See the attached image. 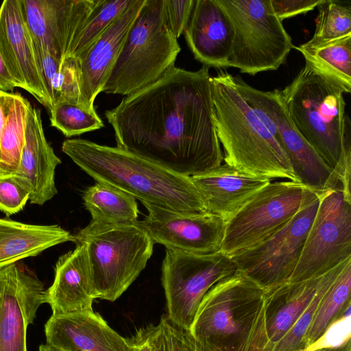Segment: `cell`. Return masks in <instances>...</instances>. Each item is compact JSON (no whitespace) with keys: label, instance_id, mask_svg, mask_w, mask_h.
I'll list each match as a JSON object with an SVG mask.
<instances>
[{"label":"cell","instance_id":"6da1fadb","mask_svg":"<svg viewBox=\"0 0 351 351\" xmlns=\"http://www.w3.org/2000/svg\"><path fill=\"white\" fill-rule=\"evenodd\" d=\"M209 69L173 65L106 110L117 147L188 177L221 165Z\"/></svg>","mask_w":351,"mask_h":351},{"label":"cell","instance_id":"7c38bea8","mask_svg":"<svg viewBox=\"0 0 351 351\" xmlns=\"http://www.w3.org/2000/svg\"><path fill=\"white\" fill-rule=\"evenodd\" d=\"M320 194L303 206L277 233L231 257L237 271L267 291L287 282L300 260Z\"/></svg>","mask_w":351,"mask_h":351},{"label":"cell","instance_id":"5bb4252c","mask_svg":"<svg viewBox=\"0 0 351 351\" xmlns=\"http://www.w3.org/2000/svg\"><path fill=\"white\" fill-rule=\"evenodd\" d=\"M148 215L135 223L154 243L167 249L208 255L221 252L226 222L208 211L180 214L157 207H146Z\"/></svg>","mask_w":351,"mask_h":351},{"label":"cell","instance_id":"d590c367","mask_svg":"<svg viewBox=\"0 0 351 351\" xmlns=\"http://www.w3.org/2000/svg\"><path fill=\"white\" fill-rule=\"evenodd\" d=\"M30 189L16 173L0 175V210L8 217L23 209L29 200Z\"/></svg>","mask_w":351,"mask_h":351},{"label":"cell","instance_id":"ffe728a7","mask_svg":"<svg viewBox=\"0 0 351 351\" xmlns=\"http://www.w3.org/2000/svg\"><path fill=\"white\" fill-rule=\"evenodd\" d=\"M191 180L206 211L227 222L271 180L250 175L224 163Z\"/></svg>","mask_w":351,"mask_h":351},{"label":"cell","instance_id":"44dd1931","mask_svg":"<svg viewBox=\"0 0 351 351\" xmlns=\"http://www.w3.org/2000/svg\"><path fill=\"white\" fill-rule=\"evenodd\" d=\"M54 271L53 282L45 290V303L53 315L93 311L96 295L86 246L76 244L74 250L60 256Z\"/></svg>","mask_w":351,"mask_h":351},{"label":"cell","instance_id":"8fae6325","mask_svg":"<svg viewBox=\"0 0 351 351\" xmlns=\"http://www.w3.org/2000/svg\"><path fill=\"white\" fill-rule=\"evenodd\" d=\"M351 258V200L342 189L320 194L298 263L287 282L321 276Z\"/></svg>","mask_w":351,"mask_h":351},{"label":"cell","instance_id":"4fadbf2b","mask_svg":"<svg viewBox=\"0 0 351 351\" xmlns=\"http://www.w3.org/2000/svg\"><path fill=\"white\" fill-rule=\"evenodd\" d=\"M238 87L245 97L274 125L299 183L322 193L341 189L337 174L299 133L289 118L280 90L263 91L236 76Z\"/></svg>","mask_w":351,"mask_h":351},{"label":"cell","instance_id":"f1b7e54d","mask_svg":"<svg viewBox=\"0 0 351 351\" xmlns=\"http://www.w3.org/2000/svg\"><path fill=\"white\" fill-rule=\"evenodd\" d=\"M351 258L321 300L303 340V351L316 343L329 326L339 319L351 305Z\"/></svg>","mask_w":351,"mask_h":351},{"label":"cell","instance_id":"7a4b0ae2","mask_svg":"<svg viewBox=\"0 0 351 351\" xmlns=\"http://www.w3.org/2000/svg\"><path fill=\"white\" fill-rule=\"evenodd\" d=\"M211 90L225 163L250 175L298 182L277 130L242 94L236 76L220 70L211 77Z\"/></svg>","mask_w":351,"mask_h":351},{"label":"cell","instance_id":"4dcf8cb0","mask_svg":"<svg viewBox=\"0 0 351 351\" xmlns=\"http://www.w3.org/2000/svg\"><path fill=\"white\" fill-rule=\"evenodd\" d=\"M135 1L99 0L73 39L66 57L76 59L82 57L114 20Z\"/></svg>","mask_w":351,"mask_h":351},{"label":"cell","instance_id":"d6a6232c","mask_svg":"<svg viewBox=\"0 0 351 351\" xmlns=\"http://www.w3.org/2000/svg\"><path fill=\"white\" fill-rule=\"evenodd\" d=\"M51 125L65 136L80 135L104 126L95 110L67 101L60 102L49 112Z\"/></svg>","mask_w":351,"mask_h":351},{"label":"cell","instance_id":"5b68a950","mask_svg":"<svg viewBox=\"0 0 351 351\" xmlns=\"http://www.w3.org/2000/svg\"><path fill=\"white\" fill-rule=\"evenodd\" d=\"M280 93L295 128L337 174L350 198V123L344 92L305 64Z\"/></svg>","mask_w":351,"mask_h":351},{"label":"cell","instance_id":"9c48e42d","mask_svg":"<svg viewBox=\"0 0 351 351\" xmlns=\"http://www.w3.org/2000/svg\"><path fill=\"white\" fill-rule=\"evenodd\" d=\"M319 194L291 180L271 182L226 222L221 252L231 258L260 244Z\"/></svg>","mask_w":351,"mask_h":351},{"label":"cell","instance_id":"f546056e","mask_svg":"<svg viewBox=\"0 0 351 351\" xmlns=\"http://www.w3.org/2000/svg\"><path fill=\"white\" fill-rule=\"evenodd\" d=\"M29 101L14 93L12 104L0 138V175L15 173L25 143Z\"/></svg>","mask_w":351,"mask_h":351},{"label":"cell","instance_id":"e575fe53","mask_svg":"<svg viewBox=\"0 0 351 351\" xmlns=\"http://www.w3.org/2000/svg\"><path fill=\"white\" fill-rule=\"evenodd\" d=\"M153 342L155 351H213L199 345L189 331L176 326L167 315L154 325Z\"/></svg>","mask_w":351,"mask_h":351},{"label":"cell","instance_id":"4316f807","mask_svg":"<svg viewBox=\"0 0 351 351\" xmlns=\"http://www.w3.org/2000/svg\"><path fill=\"white\" fill-rule=\"evenodd\" d=\"M91 221L112 224H132L138 221L136 199L125 191L103 182H97L82 193Z\"/></svg>","mask_w":351,"mask_h":351},{"label":"cell","instance_id":"7402d4cb","mask_svg":"<svg viewBox=\"0 0 351 351\" xmlns=\"http://www.w3.org/2000/svg\"><path fill=\"white\" fill-rule=\"evenodd\" d=\"M45 332L47 343L63 351H128L127 339L94 311L52 314Z\"/></svg>","mask_w":351,"mask_h":351},{"label":"cell","instance_id":"2e32d148","mask_svg":"<svg viewBox=\"0 0 351 351\" xmlns=\"http://www.w3.org/2000/svg\"><path fill=\"white\" fill-rule=\"evenodd\" d=\"M45 303L43 284L16 263L0 268V351H27V330Z\"/></svg>","mask_w":351,"mask_h":351},{"label":"cell","instance_id":"484cf974","mask_svg":"<svg viewBox=\"0 0 351 351\" xmlns=\"http://www.w3.org/2000/svg\"><path fill=\"white\" fill-rule=\"evenodd\" d=\"M293 48L304 56L306 65L339 86L351 92V34L331 40Z\"/></svg>","mask_w":351,"mask_h":351},{"label":"cell","instance_id":"ba28073f","mask_svg":"<svg viewBox=\"0 0 351 351\" xmlns=\"http://www.w3.org/2000/svg\"><path fill=\"white\" fill-rule=\"evenodd\" d=\"M232 21L233 47L226 69L254 75L277 70L293 48L271 0H217Z\"/></svg>","mask_w":351,"mask_h":351},{"label":"cell","instance_id":"836d02e7","mask_svg":"<svg viewBox=\"0 0 351 351\" xmlns=\"http://www.w3.org/2000/svg\"><path fill=\"white\" fill-rule=\"evenodd\" d=\"M315 30L308 44H316L351 34V7L339 1L324 0L318 6Z\"/></svg>","mask_w":351,"mask_h":351},{"label":"cell","instance_id":"74e56055","mask_svg":"<svg viewBox=\"0 0 351 351\" xmlns=\"http://www.w3.org/2000/svg\"><path fill=\"white\" fill-rule=\"evenodd\" d=\"M194 0H165V12L169 29L178 39L188 23Z\"/></svg>","mask_w":351,"mask_h":351},{"label":"cell","instance_id":"60d3db41","mask_svg":"<svg viewBox=\"0 0 351 351\" xmlns=\"http://www.w3.org/2000/svg\"><path fill=\"white\" fill-rule=\"evenodd\" d=\"M14 97V93L0 90V138L9 114Z\"/></svg>","mask_w":351,"mask_h":351},{"label":"cell","instance_id":"8d00e7d4","mask_svg":"<svg viewBox=\"0 0 351 351\" xmlns=\"http://www.w3.org/2000/svg\"><path fill=\"white\" fill-rule=\"evenodd\" d=\"M350 308L349 306L343 315L326 330L323 336L307 351L321 348H336L350 340Z\"/></svg>","mask_w":351,"mask_h":351},{"label":"cell","instance_id":"ab89813d","mask_svg":"<svg viewBox=\"0 0 351 351\" xmlns=\"http://www.w3.org/2000/svg\"><path fill=\"white\" fill-rule=\"evenodd\" d=\"M154 324H149L137 330L134 335L127 338L128 351H155L153 342Z\"/></svg>","mask_w":351,"mask_h":351},{"label":"cell","instance_id":"ac0fdd59","mask_svg":"<svg viewBox=\"0 0 351 351\" xmlns=\"http://www.w3.org/2000/svg\"><path fill=\"white\" fill-rule=\"evenodd\" d=\"M184 34L196 60L208 68L226 69L234 30L217 0H194Z\"/></svg>","mask_w":351,"mask_h":351},{"label":"cell","instance_id":"30bf717a","mask_svg":"<svg viewBox=\"0 0 351 351\" xmlns=\"http://www.w3.org/2000/svg\"><path fill=\"white\" fill-rule=\"evenodd\" d=\"M237 271L232 258L221 252L200 255L166 248L161 280L167 317L176 326L189 331L207 291Z\"/></svg>","mask_w":351,"mask_h":351},{"label":"cell","instance_id":"7bdbcfd3","mask_svg":"<svg viewBox=\"0 0 351 351\" xmlns=\"http://www.w3.org/2000/svg\"><path fill=\"white\" fill-rule=\"evenodd\" d=\"M312 351H351V343H350V340H349L339 347L321 348L315 349Z\"/></svg>","mask_w":351,"mask_h":351},{"label":"cell","instance_id":"ee69618b","mask_svg":"<svg viewBox=\"0 0 351 351\" xmlns=\"http://www.w3.org/2000/svg\"><path fill=\"white\" fill-rule=\"evenodd\" d=\"M38 351H63L58 348L51 344H42L40 346Z\"/></svg>","mask_w":351,"mask_h":351},{"label":"cell","instance_id":"83f0119b","mask_svg":"<svg viewBox=\"0 0 351 351\" xmlns=\"http://www.w3.org/2000/svg\"><path fill=\"white\" fill-rule=\"evenodd\" d=\"M33 49L38 71L52 108L64 101L82 105L77 60L66 57L59 60L45 51Z\"/></svg>","mask_w":351,"mask_h":351},{"label":"cell","instance_id":"9a60e30c","mask_svg":"<svg viewBox=\"0 0 351 351\" xmlns=\"http://www.w3.org/2000/svg\"><path fill=\"white\" fill-rule=\"evenodd\" d=\"M99 0H20L33 47L64 60Z\"/></svg>","mask_w":351,"mask_h":351},{"label":"cell","instance_id":"8992f818","mask_svg":"<svg viewBox=\"0 0 351 351\" xmlns=\"http://www.w3.org/2000/svg\"><path fill=\"white\" fill-rule=\"evenodd\" d=\"M180 50L169 27L165 0H145L101 92L125 96L144 88L175 65Z\"/></svg>","mask_w":351,"mask_h":351},{"label":"cell","instance_id":"d6986e66","mask_svg":"<svg viewBox=\"0 0 351 351\" xmlns=\"http://www.w3.org/2000/svg\"><path fill=\"white\" fill-rule=\"evenodd\" d=\"M145 0L135 2L123 12L86 52L77 59L80 71L81 104L95 110L94 101L102 88L121 51L126 34Z\"/></svg>","mask_w":351,"mask_h":351},{"label":"cell","instance_id":"277c9868","mask_svg":"<svg viewBox=\"0 0 351 351\" xmlns=\"http://www.w3.org/2000/svg\"><path fill=\"white\" fill-rule=\"evenodd\" d=\"M268 291L237 271L202 298L189 332L213 351H269Z\"/></svg>","mask_w":351,"mask_h":351},{"label":"cell","instance_id":"603a6c76","mask_svg":"<svg viewBox=\"0 0 351 351\" xmlns=\"http://www.w3.org/2000/svg\"><path fill=\"white\" fill-rule=\"evenodd\" d=\"M60 164L61 160L45 138L40 110L30 106L26 120L25 143L15 173L27 182L31 204L42 206L57 194L55 171Z\"/></svg>","mask_w":351,"mask_h":351},{"label":"cell","instance_id":"3957f363","mask_svg":"<svg viewBox=\"0 0 351 351\" xmlns=\"http://www.w3.org/2000/svg\"><path fill=\"white\" fill-rule=\"evenodd\" d=\"M62 152L97 182L112 185L139 200L180 214L206 212L191 177L166 169L118 147L82 139L63 142Z\"/></svg>","mask_w":351,"mask_h":351},{"label":"cell","instance_id":"52a82bcc","mask_svg":"<svg viewBox=\"0 0 351 351\" xmlns=\"http://www.w3.org/2000/svg\"><path fill=\"white\" fill-rule=\"evenodd\" d=\"M74 236L75 244L86 246L96 298L114 302L145 268L154 242L132 224L90 223Z\"/></svg>","mask_w":351,"mask_h":351},{"label":"cell","instance_id":"d4e9b609","mask_svg":"<svg viewBox=\"0 0 351 351\" xmlns=\"http://www.w3.org/2000/svg\"><path fill=\"white\" fill-rule=\"evenodd\" d=\"M321 276L286 282L268 291L267 337L269 351L289 332L316 293Z\"/></svg>","mask_w":351,"mask_h":351},{"label":"cell","instance_id":"1f68e13d","mask_svg":"<svg viewBox=\"0 0 351 351\" xmlns=\"http://www.w3.org/2000/svg\"><path fill=\"white\" fill-rule=\"evenodd\" d=\"M347 260L322 276L316 293L311 302L289 332L274 346L272 351L304 350L303 340L318 305L328 289L341 271Z\"/></svg>","mask_w":351,"mask_h":351},{"label":"cell","instance_id":"e0dca14e","mask_svg":"<svg viewBox=\"0 0 351 351\" xmlns=\"http://www.w3.org/2000/svg\"><path fill=\"white\" fill-rule=\"evenodd\" d=\"M0 53L18 87L34 96L49 112L52 104L38 71L20 0H5L0 6Z\"/></svg>","mask_w":351,"mask_h":351},{"label":"cell","instance_id":"b9f144b4","mask_svg":"<svg viewBox=\"0 0 351 351\" xmlns=\"http://www.w3.org/2000/svg\"><path fill=\"white\" fill-rule=\"evenodd\" d=\"M16 87V82L9 72L0 53V90L12 91Z\"/></svg>","mask_w":351,"mask_h":351},{"label":"cell","instance_id":"f35d334b","mask_svg":"<svg viewBox=\"0 0 351 351\" xmlns=\"http://www.w3.org/2000/svg\"><path fill=\"white\" fill-rule=\"evenodd\" d=\"M324 0H271L276 16L282 21L301 14H306L321 4Z\"/></svg>","mask_w":351,"mask_h":351},{"label":"cell","instance_id":"cb8c5ba5","mask_svg":"<svg viewBox=\"0 0 351 351\" xmlns=\"http://www.w3.org/2000/svg\"><path fill=\"white\" fill-rule=\"evenodd\" d=\"M74 236L58 225H32L0 219V268L35 256Z\"/></svg>","mask_w":351,"mask_h":351}]
</instances>
